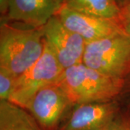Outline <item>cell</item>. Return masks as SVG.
<instances>
[{"label": "cell", "mask_w": 130, "mask_h": 130, "mask_svg": "<svg viewBox=\"0 0 130 130\" xmlns=\"http://www.w3.org/2000/svg\"><path fill=\"white\" fill-rule=\"evenodd\" d=\"M72 104L103 102L117 95L121 79L103 74L83 63L67 68L56 82Z\"/></svg>", "instance_id": "2"}, {"label": "cell", "mask_w": 130, "mask_h": 130, "mask_svg": "<svg viewBox=\"0 0 130 130\" xmlns=\"http://www.w3.org/2000/svg\"><path fill=\"white\" fill-rule=\"evenodd\" d=\"M62 6L63 0H10L5 18L30 28H41L58 14Z\"/></svg>", "instance_id": "8"}, {"label": "cell", "mask_w": 130, "mask_h": 130, "mask_svg": "<svg viewBox=\"0 0 130 130\" xmlns=\"http://www.w3.org/2000/svg\"><path fill=\"white\" fill-rule=\"evenodd\" d=\"M10 0H0V12L1 14L5 16L7 13Z\"/></svg>", "instance_id": "14"}, {"label": "cell", "mask_w": 130, "mask_h": 130, "mask_svg": "<svg viewBox=\"0 0 130 130\" xmlns=\"http://www.w3.org/2000/svg\"><path fill=\"white\" fill-rule=\"evenodd\" d=\"M63 71V67L45 43L44 51L39 59L17 78L9 101L26 109L32 97L41 89L56 83Z\"/></svg>", "instance_id": "4"}, {"label": "cell", "mask_w": 130, "mask_h": 130, "mask_svg": "<svg viewBox=\"0 0 130 130\" xmlns=\"http://www.w3.org/2000/svg\"><path fill=\"white\" fill-rule=\"evenodd\" d=\"M0 130H41L35 118L9 101H0Z\"/></svg>", "instance_id": "10"}, {"label": "cell", "mask_w": 130, "mask_h": 130, "mask_svg": "<svg viewBox=\"0 0 130 130\" xmlns=\"http://www.w3.org/2000/svg\"><path fill=\"white\" fill-rule=\"evenodd\" d=\"M112 104L95 102L77 105L59 130H108L113 124Z\"/></svg>", "instance_id": "9"}, {"label": "cell", "mask_w": 130, "mask_h": 130, "mask_svg": "<svg viewBox=\"0 0 130 130\" xmlns=\"http://www.w3.org/2000/svg\"><path fill=\"white\" fill-rule=\"evenodd\" d=\"M17 78L7 70L0 67V101H9Z\"/></svg>", "instance_id": "12"}, {"label": "cell", "mask_w": 130, "mask_h": 130, "mask_svg": "<svg viewBox=\"0 0 130 130\" xmlns=\"http://www.w3.org/2000/svg\"><path fill=\"white\" fill-rule=\"evenodd\" d=\"M83 64L103 74L121 79L130 68V38L120 33L86 43Z\"/></svg>", "instance_id": "3"}, {"label": "cell", "mask_w": 130, "mask_h": 130, "mask_svg": "<svg viewBox=\"0 0 130 130\" xmlns=\"http://www.w3.org/2000/svg\"><path fill=\"white\" fill-rule=\"evenodd\" d=\"M42 31L45 43L64 70L83 63L86 42L67 28L57 15L42 27Z\"/></svg>", "instance_id": "5"}, {"label": "cell", "mask_w": 130, "mask_h": 130, "mask_svg": "<svg viewBox=\"0 0 130 130\" xmlns=\"http://www.w3.org/2000/svg\"><path fill=\"white\" fill-rule=\"evenodd\" d=\"M45 48L41 28H19L7 23L0 28V67L18 77L42 56Z\"/></svg>", "instance_id": "1"}, {"label": "cell", "mask_w": 130, "mask_h": 130, "mask_svg": "<svg viewBox=\"0 0 130 130\" xmlns=\"http://www.w3.org/2000/svg\"><path fill=\"white\" fill-rule=\"evenodd\" d=\"M65 26L78 34L86 43L124 33L115 19L83 14L62 6L56 14Z\"/></svg>", "instance_id": "7"}, {"label": "cell", "mask_w": 130, "mask_h": 130, "mask_svg": "<svg viewBox=\"0 0 130 130\" xmlns=\"http://www.w3.org/2000/svg\"><path fill=\"white\" fill-rule=\"evenodd\" d=\"M116 2H117V4L119 5V6L120 7H121V6H123V5H124L130 2V0H116Z\"/></svg>", "instance_id": "16"}, {"label": "cell", "mask_w": 130, "mask_h": 130, "mask_svg": "<svg viewBox=\"0 0 130 130\" xmlns=\"http://www.w3.org/2000/svg\"><path fill=\"white\" fill-rule=\"evenodd\" d=\"M63 6L83 14L115 20L120 12L116 0H63Z\"/></svg>", "instance_id": "11"}, {"label": "cell", "mask_w": 130, "mask_h": 130, "mask_svg": "<svg viewBox=\"0 0 130 130\" xmlns=\"http://www.w3.org/2000/svg\"><path fill=\"white\" fill-rule=\"evenodd\" d=\"M123 32L130 38V2L121 6L117 18Z\"/></svg>", "instance_id": "13"}, {"label": "cell", "mask_w": 130, "mask_h": 130, "mask_svg": "<svg viewBox=\"0 0 130 130\" xmlns=\"http://www.w3.org/2000/svg\"><path fill=\"white\" fill-rule=\"evenodd\" d=\"M108 130H129L127 129L126 127L124 126L119 125V124H112V125L109 127V129Z\"/></svg>", "instance_id": "15"}, {"label": "cell", "mask_w": 130, "mask_h": 130, "mask_svg": "<svg viewBox=\"0 0 130 130\" xmlns=\"http://www.w3.org/2000/svg\"><path fill=\"white\" fill-rule=\"evenodd\" d=\"M72 103L57 83L41 89L30 100L26 109L38 124L47 130L53 129Z\"/></svg>", "instance_id": "6"}]
</instances>
